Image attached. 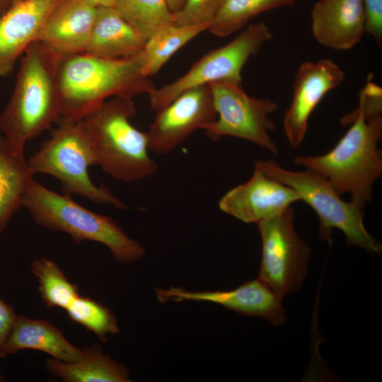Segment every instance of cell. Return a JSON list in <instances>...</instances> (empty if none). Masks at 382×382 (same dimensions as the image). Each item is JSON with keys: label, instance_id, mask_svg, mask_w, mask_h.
<instances>
[{"label": "cell", "instance_id": "cell-8", "mask_svg": "<svg viewBox=\"0 0 382 382\" xmlns=\"http://www.w3.org/2000/svg\"><path fill=\"white\" fill-rule=\"evenodd\" d=\"M272 36L265 23L250 24L228 43L204 54L183 76L159 88H155L149 94L151 108L157 112L184 91L212 82L230 81L241 83L244 65Z\"/></svg>", "mask_w": 382, "mask_h": 382}, {"label": "cell", "instance_id": "cell-22", "mask_svg": "<svg viewBox=\"0 0 382 382\" xmlns=\"http://www.w3.org/2000/svg\"><path fill=\"white\" fill-rule=\"evenodd\" d=\"M209 27V24L183 25L173 23L156 32L146 41L143 50V74L149 77L156 74L178 50Z\"/></svg>", "mask_w": 382, "mask_h": 382}, {"label": "cell", "instance_id": "cell-27", "mask_svg": "<svg viewBox=\"0 0 382 382\" xmlns=\"http://www.w3.org/2000/svg\"><path fill=\"white\" fill-rule=\"evenodd\" d=\"M223 0H186L183 8L173 13L174 23L183 25L209 24Z\"/></svg>", "mask_w": 382, "mask_h": 382}, {"label": "cell", "instance_id": "cell-26", "mask_svg": "<svg viewBox=\"0 0 382 382\" xmlns=\"http://www.w3.org/2000/svg\"><path fill=\"white\" fill-rule=\"evenodd\" d=\"M65 311L72 322L93 332L101 342H107L108 335L120 332L113 312L88 296L79 295Z\"/></svg>", "mask_w": 382, "mask_h": 382}, {"label": "cell", "instance_id": "cell-6", "mask_svg": "<svg viewBox=\"0 0 382 382\" xmlns=\"http://www.w3.org/2000/svg\"><path fill=\"white\" fill-rule=\"evenodd\" d=\"M254 166L295 190L301 200L314 209L320 221L318 234L322 240H330L332 229L337 228L345 234L348 245L358 246L371 254L381 253V244L364 226L362 209L344 201L324 175L308 168L287 170L272 159L257 161Z\"/></svg>", "mask_w": 382, "mask_h": 382}, {"label": "cell", "instance_id": "cell-29", "mask_svg": "<svg viewBox=\"0 0 382 382\" xmlns=\"http://www.w3.org/2000/svg\"><path fill=\"white\" fill-rule=\"evenodd\" d=\"M17 314L12 305L0 298V358H4V347Z\"/></svg>", "mask_w": 382, "mask_h": 382}, {"label": "cell", "instance_id": "cell-21", "mask_svg": "<svg viewBox=\"0 0 382 382\" xmlns=\"http://www.w3.org/2000/svg\"><path fill=\"white\" fill-rule=\"evenodd\" d=\"M83 357L74 362L46 360L48 373L64 382H128L129 369L103 353L99 345L84 347Z\"/></svg>", "mask_w": 382, "mask_h": 382}, {"label": "cell", "instance_id": "cell-10", "mask_svg": "<svg viewBox=\"0 0 382 382\" xmlns=\"http://www.w3.org/2000/svg\"><path fill=\"white\" fill-rule=\"evenodd\" d=\"M291 206L257 223L262 240L258 278L283 297L299 289L304 279L311 249L294 228Z\"/></svg>", "mask_w": 382, "mask_h": 382}, {"label": "cell", "instance_id": "cell-31", "mask_svg": "<svg viewBox=\"0 0 382 382\" xmlns=\"http://www.w3.org/2000/svg\"><path fill=\"white\" fill-rule=\"evenodd\" d=\"M186 0H166L170 10L173 13L179 11L183 6Z\"/></svg>", "mask_w": 382, "mask_h": 382}, {"label": "cell", "instance_id": "cell-7", "mask_svg": "<svg viewBox=\"0 0 382 382\" xmlns=\"http://www.w3.org/2000/svg\"><path fill=\"white\" fill-rule=\"evenodd\" d=\"M57 123L50 138L27 159L31 172L57 178L64 194L125 209L120 199L105 187L96 185L89 177L88 168L95 163L81 121L60 117Z\"/></svg>", "mask_w": 382, "mask_h": 382}, {"label": "cell", "instance_id": "cell-24", "mask_svg": "<svg viewBox=\"0 0 382 382\" xmlns=\"http://www.w3.org/2000/svg\"><path fill=\"white\" fill-rule=\"evenodd\" d=\"M298 0H223L208 30L219 37H226L241 30L260 13L284 6Z\"/></svg>", "mask_w": 382, "mask_h": 382}, {"label": "cell", "instance_id": "cell-18", "mask_svg": "<svg viewBox=\"0 0 382 382\" xmlns=\"http://www.w3.org/2000/svg\"><path fill=\"white\" fill-rule=\"evenodd\" d=\"M23 349H33L64 362H74L83 356V351L65 337L50 322L17 315L4 347V357Z\"/></svg>", "mask_w": 382, "mask_h": 382}, {"label": "cell", "instance_id": "cell-19", "mask_svg": "<svg viewBox=\"0 0 382 382\" xmlns=\"http://www.w3.org/2000/svg\"><path fill=\"white\" fill-rule=\"evenodd\" d=\"M144 39L113 7H97L85 53L108 59H123L141 52Z\"/></svg>", "mask_w": 382, "mask_h": 382}, {"label": "cell", "instance_id": "cell-2", "mask_svg": "<svg viewBox=\"0 0 382 382\" xmlns=\"http://www.w3.org/2000/svg\"><path fill=\"white\" fill-rule=\"evenodd\" d=\"M143 51L123 59L85 52L62 57L57 70L60 117L79 120L110 97L133 98L155 88L143 74Z\"/></svg>", "mask_w": 382, "mask_h": 382}, {"label": "cell", "instance_id": "cell-9", "mask_svg": "<svg viewBox=\"0 0 382 382\" xmlns=\"http://www.w3.org/2000/svg\"><path fill=\"white\" fill-rule=\"evenodd\" d=\"M209 85L217 117L203 127L207 135L213 140L224 136L245 139L277 155V146L270 134L275 125L269 118L277 109V103L251 97L236 82L220 81Z\"/></svg>", "mask_w": 382, "mask_h": 382}, {"label": "cell", "instance_id": "cell-1", "mask_svg": "<svg viewBox=\"0 0 382 382\" xmlns=\"http://www.w3.org/2000/svg\"><path fill=\"white\" fill-rule=\"evenodd\" d=\"M381 111L359 99L358 107L340 122L351 127L335 146L320 156H296L294 163L324 175L340 195L363 209L371 199L375 182L382 175Z\"/></svg>", "mask_w": 382, "mask_h": 382}, {"label": "cell", "instance_id": "cell-14", "mask_svg": "<svg viewBox=\"0 0 382 382\" xmlns=\"http://www.w3.org/2000/svg\"><path fill=\"white\" fill-rule=\"evenodd\" d=\"M301 198L293 188L254 168L250 178L224 194L219 202L223 212L244 223H258L272 218Z\"/></svg>", "mask_w": 382, "mask_h": 382}, {"label": "cell", "instance_id": "cell-13", "mask_svg": "<svg viewBox=\"0 0 382 382\" xmlns=\"http://www.w3.org/2000/svg\"><path fill=\"white\" fill-rule=\"evenodd\" d=\"M161 303L185 301L215 303L236 312L262 317L274 325L286 320L281 296L274 292L259 278L245 282L230 291H188L180 287L156 289Z\"/></svg>", "mask_w": 382, "mask_h": 382}, {"label": "cell", "instance_id": "cell-15", "mask_svg": "<svg viewBox=\"0 0 382 382\" xmlns=\"http://www.w3.org/2000/svg\"><path fill=\"white\" fill-rule=\"evenodd\" d=\"M62 0H22L0 16V79L9 74L18 58L37 40L52 11Z\"/></svg>", "mask_w": 382, "mask_h": 382}, {"label": "cell", "instance_id": "cell-25", "mask_svg": "<svg viewBox=\"0 0 382 382\" xmlns=\"http://www.w3.org/2000/svg\"><path fill=\"white\" fill-rule=\"evenodd\" d=\"M30 270L37 281L42 301L48 308L65 310L79 296L78 286L69 280L54 260L36 258Z\"/></svg>", "mask_w": 382, "mask_h": 382}, {"label": "cell", "instance_id": "cell-16", "mask_svg": "<svg viewBox=\"0 0 382 382\" xmlns=\"http://www.w3.org/2000/svg\"><path fill=\"white\" fill-rule=\"evenodd\" d=\"M311 19L313 37L329 49L351 50L365 33L362 0H319Z\"/></svg>", "mask_w": 382, "mask_h": 382}, {"label": "cell", "instance_id": "cell-17", "mask_svg": "<svg viewBox=\"0 0 382 382\" xmlns=\"http://www.w3.org/2000/svg\"><path fill=\"white\" fill-rule=\"evenodd\" d=\"M96 9L83 0H62L47 18L37 40L62 57L84 52Z\"/></svg>", "mask_w": 382, "mask_h": 382}, {"label": "cell", "instance_id": "cell-28", "mask_svg": "<svg viewBox=\"0 0 382 382\" xmlns=\"http://www.w3.org/2000/svg\"><path fill=\"white\" fill-rule=\"evenodd\" d=\"M365 33L371 35L378 45L382 42V0H362Z\"/></svg>", "mask_w": 382, "mask_h": 382}, {"label": "cell", "instance_id": "cell-3", "mask_svg": "<svg viewBox=\"0 0 382 382\" xmlns=\"http://www.w3.org/2000/svg\"><path fill=\"white\" fill-rule=\"evenodd\" d=\"M62 56L40 40L22 57L11 98L0 115V129L21 149L60 118L57 70Z\"/></svg>", "mask_w": 382, "mask_h": 382}, {"label": "cell", "instance_id": "cell-23", "mask_svg": "<svg viewBox=\"0 0 382 382\" xmlns=\"http://www.w3.org/2000/svg\"><path fill=\"white\" fill-rule=\"evenodd\" d=\"M113 8L146 40L174 23L166 0H116Z\"/></svg>", "mask_w": 382, "mask_h": 382}, {"label": "cell", "instance_id": "cell-30", "mask_svg": "<svg viewBox=\"0 0 382 382\" xmlns=\"http://www.w3.org/2000/svg\"><path fill=\"white\" fill-rule=\"evenodd\" d=\"M96 7H113L116 0H83Z\"/></svg>", "mask_w": 382, "mask_h": 382}, {"label": "cell", "instance_id": "cell-5", "mask_svg": "<svg viewBox=\"0 0 382 382\" xmlns=\"http://www.w3.org/2000/svg\"><path fill=\"white\" fill-rule=\"evenodd\" d=\"M24 207L39 226L70 235L75 243H101L120 262L140 260L146 250L130 238L110 216L92 212L76 203L71 195L59 194L35 179L23 200Z\"/></svg>", "mask_w": 382, "mask_h": 382}, {"label": "cell", "instance_id": "cell-4", "mask_svg": "<svg viewBox=\"0 0 382 382\" xmlns=\"http://www.w3.org/2000/svg\"><path fill=\"white\" fill-rule=\"evenodd\" d=\"M135 112L132 98L112 97L79 120L95 165L117 180L139 181L158 170L146 132L130 122Z\"/></svg>", "mask_w": 382, "mask_h": 382}, {"label": "cell", "instance_id": "cell-11", "mask_svg": "<svg viewBox=\"0 0 382 382\" xmlns=\"http://www.w3.org/2000/svg\"><path fill=\"white\" fill-rule=\"evenodd\" d=\"M216 117L209 85L188 89L157 112L146 132L149 149L158 154H168Z\"/></svg>", "mask_w": 382, "mask_h": 382}, {"label": "cell", "instance_id": "cell-20", "mask_svg": "<svg viewBox=\"0 0 382 382\" xmlns=\"http://www.w3.org/2000/svg\"><path fill=\"white\" fill-rule=\"evenodd\" d=\"M33 180L24 149L0 137V233L23 207L24 195Z\"/></svg>", "mask_w": 382, "mask_h": 382}, {"label": "cell", "instance_id": "cell-12", "mask_svg": "<svg viewBox=\"0 0 382 382\" xmlns=\"http://www.w3.org/2000/svg\"><path fill=\"white\" fill-rule=\"evenodd\" d=\"M343 70L330 59L301 63L295 74L291 103L283 120L284 130L293 148L302 144L309 117L323 98L345 80Z\"/></svg>", "mask_w": 382, "mask_h": 382}]
</instances>
